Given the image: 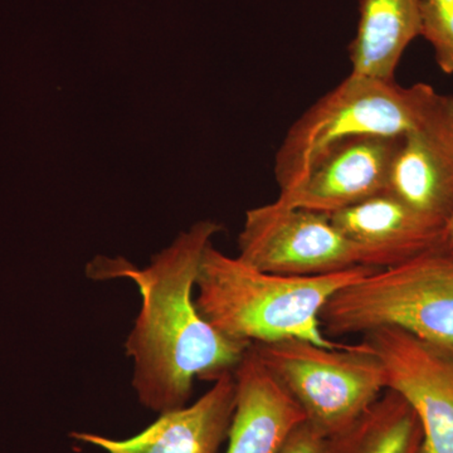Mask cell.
<instances>
[{"mask_svg": "<svg viewBox=\"0 0 453 453\" xmlns=\"http://www.w3.org/2000/svg\"><path fill=\"white\" fill-rule=\"evenodd\" d=\"M219 231L211 220L196 223L145 268L124 258L98 257L88 265L91 279L125 277L138 286L142 310L125 348L135 363L133 387L140 403L154 412L187 405L196 380L213 383L234 372L251 347L214 329L193 297L203 255Z\"/></svg>", "mask_w": 453, "mask_h": 453, "instance_id": "1", "label": "cell"}, {"mask_svg": "<svg viewBox=\"0 0 453 453\" xmlns=\"http://www.w3.org/2000/svg\"><path fill=\"white\" fill-rule=\"evenodd\" d=\"M371 271L356 267L325 276L277 275L229 257L211 243L199 267L196 303L214 329L246 344L301 339L325 348H347L350 344L335 342L325 334L320 314L340 288Z\"/></svg>", "mask_w": 453, "mask_h": 453, "instance_id": "2", "label": "cell"}, {"mask_svg": "<svg viewBox=\"0 0 453 453\" xmlns=\"http://www.w3.org/2000/svg\"><path fill=\"white\" fill-rule=\"evenodd\" d=\"M453 107V97L427 83H398L349 74L306 110L286 134L275 157L280 193L299 186L316 164L347 140L404 138Z\"/></svg>", "mask_w": 453, "mask_h": 453, "instance_id": "3", "label": "cell"}, {"mask_svg": "<svg viewBox=\"0 0 453 453\" xmlns=\"http://www.w3.org/2000/svg\"><path fill=\"white\" fill-rule=\"evenodd\" d=\"M324 332L395 327L453 357V252L443 244L349 283L320 314Z\"/></svg>", "mask_w": 453, "mask_h": 453, "instance_id": "4", "label": "cell"}, {"mask_svg": "<svg viewBox=\"0 0 453 453\" xmlns=\"http://www.w3.org/2000/svg\"><path fill=\"white\" fill-rule=\"evenodd\" d=\"M251 348L306 421L329 438L357 421L387 390L384 366L365 342L325 348L288 339Z\"/></svg>", "mask_w": 453, "mask_h": 453, "instance_id": "5", "label": "cell"}, {"mask_svg": "<svg viewBox=\"0 0 453 453\" xmlns=\"http://www.w3.org/2000/svg\"><path fill=\"white\" fill-rule=\"evenodd\" d=\"M238 247L246 264L277 275L325 276L366 267L365 253L329 214L279 201L247 211Z\"/></svg>", "mask_w": 453, "mask_h": 453, "instance_id": "6", "label": "cell"}, {"mask_svg": "<svg viewBox=\"0 0 453 453\" xmlns=\"http://www.w3.org/2000/svg\"><path fill=\"white\" fill-rule=\"evenodd\" d=\"M387 389L410 404L422 429L421 453H453V357L395 327L365 334Z\"/></svg>", "mask_w": 453, "mask_h": 453, "instance_id": "7", "label": "cell"}, {"mask_svg": "<svg viewBox=\"0 0 453 453\" xmlns=\"http://www.w3.org/2000/svg\"><path fill=\"white\" fill-rule=\"evenodd\" d=\"M403 138L363 136L333 148L299 186L276 201L333 214L389 192L390 172Z\"/></svg>", "mask_w": 453, "mask_h": 453, "instance_id": "8", "label": "cell"}, {"mask_svg": "<svg viewBox=\"0 0 453 453\" xmlns=\"http://www.w3.org/2000/svg\"><path fill=\"white\" fill-rule=\"evenodd\" d=\"M234 372L220 375L196 403L160 414L127 440L73 432V440L107 453H219L228 438L235 408Z\"/></svg>", "mask_w": 453, "mask_h": 453, "instance_id": "9", "label": "cell"}, {"mask_svg": "<svg viewBox=\"0 0 453 453\" xmlns=\"http://www.w3.org/2000/svg\"><path fill=\"white\" fill-rule=\"evenodd\" d=\"M336 228L365 253V266H395L442 244L445 226L432 222L392 193L329 214Z\"/></svg>", "mask_w": 453, "mask_h": 453, "instance_id": "10", "label": "cell"}, {"mask_svg": "<svg viewBox=\"0 0 453 453\" xmlns=\"http://www.w3.org/2000/svg\"><path fill=\"white\" fill-rule=\"evenodd\" d=\"M389 193L446 226L453 214V107L402 140L390 172Z\"/></svg>", "mask_w": 453, "mask_h": 453, "instance_id": "11", "label": "cell"}, {"mask_svg": "<svg viewBox=\"0 0 453 453\" xmlns=\"http://www.w3.org/2000/svg\"><path fill=\"white\" fill-rule=\"evenodd\" d=\"M234 380L237 396L225 453H279L305 414L251 347L235 368Z\"/></svg>", "mask_w": 453, "mask_h": 453, "instance_id": "12", "label": "cell"}, {"mask_svg": "<svg viewBox=\"0 0 453 453\" xmlns=\"http://www.w3.org/2000/svg\"><path fill=\"white\" fill-rule=\"evenodd\" d=\"M422 0H360L351 73L392 81L402 56L421 35Z\"/></svg>", "mask_w": 453, "mask_h": 453, "instance_id": "13", "label": "cell"}, {"mask_svg": "<svg viewBox=\"0 0 453 453\" xmlns=\"http://www.w3.org/2000/svg\"><path fill=\"white\" fill-rule=\"evenodd\" d=\"M422 429L410 404L387 389L348 428L329 438L327 453H421Z\"/></svg>", "mask_w": 453, "mask_h": 453, "instance_id": "14", "label": "cell"}, {"mask_svg": "<svg viewBox=\"0 0 453 453\" xmlns=\"http://www.w3.org/2000/svg\"><path fill=\"white\" fill-rule=\"evenodd\" d=\"M421 35L434 50L438 67L453 73V0H422Z\"/></svg>", "mask_w": 453, "mask_h": 453, "instance_id": "15", "label": "cell"}, {"mask_svg": "<svg viewBox=\"0 0 453 453\" xmlns=\"http://www.w3.org/2000/svg\"><path fill=\"white\" fill-rule=\"evenodd\" d=\"M327 449L329 437L305 419L292 429L279 453H327Z\"/></svg>", "mask_w": 453, "mask_h": 453, "instance_id": "16", "label": "cell"}, {"mask_svg": "<svg viewBox=\"0 0 453 453\" xmlns=\"http://www.w3.org/2000/svg\"><path fill=\"white\" fill-rule=\"evenodd\" d=\"M442 244L447 250L453 252V214L449 222H447L445 231H443Z\"/></svg>", "mask_w": 453, "mask_h": 453, "instance_id": "17", "label": "cell"}]
</instances>
